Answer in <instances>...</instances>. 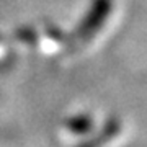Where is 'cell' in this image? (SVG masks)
<instances>
[{
	"mask_svg": "<svg viewBox=\"0 0 147 147\" xmlns=\"http://www.w3.org/2000/svg\"><path fill=\"white\" fill-rule=\"evenodd\" d=\"M111 8H113V0H93L88 11H87V15L79 23L74 36L87 39L92 34H95L101 28V25L106 21Z\"/></svg>",
	"mask_w": 147,
	"mask_h": 147,
	"instance_id": "cell-1",
	"label": "cell"
},
{
	"mask_svg": "<svg viewBox=\"0 0 147 147\" xmlns=\"http://www.w3.org/2000/svg\"><path fill=\"white\" fill-rule=\"evenodd\" d=\"M0 39H2V36H0Z\"/></svg>",
	"mask_w": 147,
	"mask_h": 147,
	"instance_id": "cell-3",
	"label": "cell"
},
{
	"mask_svg": "<svg viewBox=\"0 0 147 147\" xmlns=\"http://www.w3.org/2000/svg\"><path fill=\"white\" fill-rule=\"evenodd\" d=\"M16 38H20V39L30 42V44H34V42H36V39H38L36 31H34V30H31V28H28V26L18 28V30H16Z\"/></svg>",
	"mask_w": 147,
	"mask_h": 147,
	"instance_id": "cell-2",
	"label": "cell"
}]
</instances>
